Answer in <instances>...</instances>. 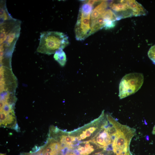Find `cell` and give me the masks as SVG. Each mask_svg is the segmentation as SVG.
Instances as JSON below:
<instances>
[{"label": "cell", "instance_id": "13", "mask_svg": "<svg viewBox=\"0 0 155 155\" xmlns=\"http://www.w3.org/2000/svg\"><path fill=\"white\" fill-rule=\"evenodd\" d=\"M148 55L149 58L155 64V44L152 46L150 49Z\"/></svg>", "mask_w": 155, "mask_h": 155}, {"label": "cell", "instance_id": "3", "mask_svg": "<svg viewBox=\"0 0 155 155\" xmlns=\"http://www.w3.org/2000/svg\"><path fill=\"white\" fill-rule=\"evenodd\" d=\"M93 7L85 1L80 6L75 27L76 40H84L92 34L91 14Z\"/></svg>", "mask_w": 155, "mask_h": 155}, {"label": "cell", "instance_id": "4", "mask_svg": "<svg viewBox=\"0 0 155 155\" xmlns=\"http://www.w3.org/2000/svg\"><path fill=\"white\" fill-rule=\"evenodd\" d=\"M144 80L142 74L131 73L125 75L119 84V96L120 99L136 92L141 88Z\"/></svg>", "mask_w": 155, "mask_h": 155}, {"label": "cell", "instance_id": "18", "mask_svg": "<svg viewBox=\"0 0 155 155\" xmlns=\"http://www.w3.org/2000/svg\"><path fill=\"white\" fill-rule=\"evenodd\" d=\"M0 155H5V154H0Z\"/></svg>", "mask_w": 155, "mask_h": 155}, {"label": "cell", "instance_id": "10", "mask_svg": "<svg viewBox=\"0 0 155 155\" xmlns=\"http://www.w3.org/2000/svg\"><path fill=\"white\" fill-rule=\"evenodd\" d=\"M60 142L63 147L71 148L72 145L77 139V137L72 135H62L60 137Z\"/></svg>", "mask_w": 155, "mask_h": 155}, {"label": "cell", "instance_id": "7", "mask_svg": "<svg viewBox=\"0 0 155 155\" xmlns=\"http://www.w3.org/2000/svg\"><path fill=\"white\" fill-rule=\"evenodd\" d=\"M125 1L133 16H139L146 14V11L140 4L136 1L131 0Z\"/></svg>", "mask_w": 155, "mask_h": 155}, {"label": "cell", "instance_id": "5", "mask_svg": "<svg viewBox=\"0 0 155 155\" xmlns=\"http://www.w3.org/2000/svg\"><path fill=\"white\" fill-rule=\"evenodd\" d=\"M110 7L118 14H121V18L133 16L132 13L128 8L125 0L113 1L109 5Z\"/></svg>", "mask_w": 155, "mask_h": 155}, {"label": "cell", "instance_id": "1", "mask_svg": "<svg viewBox=\"0 0 155 155\" xmlns=\"http://www.w3.org/2000/svg\"><path fill=\"white\" fill-rule=\"evenodd\" d=\"M21 22L10 16L0 18V56L8 53L11 57L20 34Z\"/></svg>", "mask_w": 155, "mask_h": 155}, {"label": "cell", "instance_id": "8", "mask_svg": "<svg viewBox=\"0 0 155 155\" xmlns=\"http://www.w3.org/2000/svg\"><path fill=\"white\" fill-rule=\"evenodd\" d=\"M108 3L106 1H102L93 9L91 14V22L102 15L106 10Z\"/></svg>", "mask_w": 155, "mask_h": 155}, {"label": "cell", "instance_id": "6", "mask_svg": "<svg viewBox=\"0 0 155 155\" xmlns=\"http://www.w3.org/2000/svg\"><path fill=\"white\" fill-rule=\"evenodd\" d=\"M50 140L43 150L42 155H57L63 148L61 143Z\"/></svg>", "mask_w": 155, "mask_h": 155}, {"label": "cell", "instance_id": "17", "mask_svg": "<svg viewBox=\"0 0 155 155\" xmlns=\"http://www.w3.org/2000/svg\"><path fill=\"white\" fill-rule=\"evenodd\" d=\"M152 133L153 134L155 135V125L154 127V128L152 131Z\"/></svg>", "mask_w": 155, "mask_h": 155}, {"label": "cell", "instance_id": "11", "mask_svg": "<svg viewBox=\"0 0 155 155\" xmlns=\"http://www.w3.org/2000/svg\"><path fill=\"white\" fill-rule=\"evenodd\" d=\"M54 59L57 61L62 67H64L67 61L66 55L63 49L57 51L54 55Z\"/></svg>", "mask_w": 155, "mask_h": 155}, {"label": "cell", "instance_id": "16", "mask_svg": "<svg viewBox=\"0 0 155 155\" xmlns=\"http://www.w3.org/2000/svg\"><path fill=\"white\" fill-rule=\"evenodd\" d=\"M117 155H129V154L127 152L126 153H124L123 154H121Z\"/></svg>", "mask_w": 155, "mask_h": 155}, {"label": "cell", "instance_id": "12", "mask_svg": "<svg viewBox=\"0 0 155 155\" xmlns=\"http://www.w3.org/2000/svg\"><path fill=\"white\" fill-rule=\"evenodd\" d=\"M98 129L97 127L92 126L89 127L83 131L80 135L77 137V140L80 141L85 139L91 136V134L94 132Z\"/></svg>", "mask_w": 155, "mask_h": 155}, {"label": "cell", "instance_id": "19", "mask_svg": "<svg viewBox=\"0 0 155 155\" xmlns=\"http://www.w3.org/2000/svg\"></svg>", "mask_w": 155, "mask_h": 155}, {"label": "cell", "instance_id": "9", "mask_svg": "<svg viewBox=\"0 0 155 155\" xmlns=\"http://www.w3.org/2000/svg\"><path fill=\"white\" fill-rule=\"evenodd\" d=\"M90 140L86 141L84 143V145L78 147L77 150L81 155H88L94 151L93 146L90 145Z\"/></svg>", "mask_w": 155, "mask_h": 155}, {"label": "cell", "instance_id": "15", "mask_svg": "<svg viewBox=\"0 0 155 155\" xmlns=\"http://www.w3.org/2000/svg\"><path fill=\"white\" fill-rule=\"evenodd\" d=\"M66 155H78L72 153H69L66 154Z\"/></svg>", "mask_w": 155, "mask_h": 155}, {"label": "cell", "instance_id": "14", "mask_svg": "<svg viewBox=\"0 0 155 155\" xmlns=\"http://www.w3.org/2000/svg\"><path fill=\"white\" fill-rule=\"evenodd\" d=\"M101 1L100 0H87L85 1L88 4L93 6L94 4L99 3Z\"/></svg>", "mask_w": 155, "mask_h": 155}, {"label": "cell", "instance_id": "2", "mask_svg": "<svg viewBox=\"0 0 155 155\" xmlns=\"http://www.w3.org/2000/svg\"><path fill=\"white\" fill-rule=\"evenodd\" d=\"M69 44L68 37L64 33L57 31H45L40 33L38 53L50 55L63 49Z\"/></svg>", "mask_w": 155, "mask_h": 155}]
</instances>
